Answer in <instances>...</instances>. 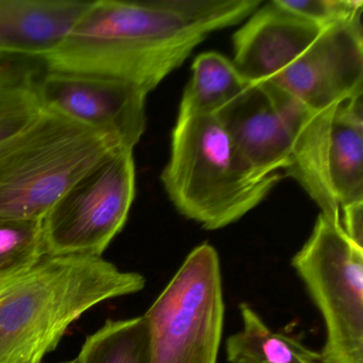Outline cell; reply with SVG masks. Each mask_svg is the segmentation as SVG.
<instances>
[{
    "label": "cell",
    "mask_w": 363,
    "mask_h": 363,
    "mask_svg": "<svg viewBox=\"0 0 363 363\" xmlns=\"http://www.w3.org/2000/svg\"><path fill=\"white\" fill-rule=\"evenodd\" d=\"M210 0H96L44 71L118 80L152 92L214 31Z\"/></svg>",
    "instance_id": "cell-1"
},
{
    "label": "cell",
    "mask_w": 363,
    "mask_h": 363,
    "mask_svg": "<svg viewBox=\"0 0 363 363\" xmlns=\"http://www.w3.org/2000/svg\"><path fill=\"white\" fill-rule=\"evenodd\" d=\"M144 286L101 256L44 255L0 284V363H41L84 312Z\"/></svg>",
    "instance_id": "cell-2"
},
{
    "label": "cell",
    "mask_w": 363,
    "mask_h": 363,
    "mask_svg": "<svg viewBox=\"0 0 363 363\" xmlns=\"http://www.w3.org/2000/svg\"><path fill=\"white\" fill-rule=\"evenodd\" d=\"M281 177L255 169L216 116H201L177 120L160 178L182 216L216 230L256 208Z\"/></svg>",
    "instance_id": "cell-3"
},
{
    "label": "cell",
    "mask_w": 363,
    "mask_h": 363,
    "mask_svg": "<svg viewBox=\"0 0 363 363\" xmlns=\"http://www.w3.org/2000/svg\"><path fill=\"white\" fill-rule=\"evenodd\" d=\"M118 148L88 127L41 108L0 145V216L43 220L84 174Z\"/></svg>",
    "instance_id": "cell-4"
},
{
    "label": "cell",
    "mask_w": 363,
    "mask_h": 363,
    "mask_svg": "<svg viewBox=\"0 0 363 363\" xmlns=\"http://www.w3.org/2000/svg\"><path fill=\"white\" fill-rule=\"evenodd\" d=\"M264 84L292 138L286 175L326 216H340L341 208L363 201V93L315 111Z\"/></svg>",
    "instance_id": "cell-5"
},
{
    "label": "cell",
    "mask_w": 363,
    "mask_h": 363,
    "mask_svg": "<svg viewBox=\"0 0 363 363\" xmlns=\"http://www.w3.org/2000/svg\"><path fill=\"white\" fill-rule=\"evenodd\" d=\"M224 314L220 257L201 244L143 315L146 363H216Z\"/></svg>",
    "instance_id": "cell-6"
},
{
    "label": "cell",
    "mask_w": 363,
    "mask_h": 363,
    "mask_svg": "<svg viewBox=\"0 0 363 363\" xmlns=\"http://www.w3.org/2000/svg\"><path fill=\"white\" fill-rule=\"evenodd\" d=\"M292 265L324 320L320 363H363V247L341 218L320 213Z\"/></svg>",
    "instance_id": "cell-7"
},
{
    "label": "cell",
    "mask_w": 363,
    "mask_h": 363,
    "mask_svg": "<svg viewBox=\"0 0 363 363\" xmlns=\"http://www.w3.org/2000/svg\"><path fill=\"white\" fill-rule=\"evenodd\" d=\"M135 196L133 150L110 152L43 218L46 252L101 256L126 224Z\"/></svg>",
    "instance_id": "cell-8"
},
{
    "label": "cell",
    "mask_w": 363,
    "mask_h": 363,
    "mask_svg": "<svg viewBox=\"0 0 363 363\" xmlns=\"http://www.w3.org/2000/svg\"><path fill=\"white\" fill-rule=\"evenodd\" d=\"M35 86L42 108L88 127L121 148L133 150L145 133L147 93L133 84L44 71Z\"/></svg>",
    "instance_id": "cell-9"
},
{
    "label": "cell",
    "mask_w": 363,
    "mask_h": 363,
    "mask_svg": "<svg viewBox=\"0 0 363 363\" xmlns=\"http://www.w3.org/2000/svg\"><path fill=\"white\" fill-rule=\"evenodd\" d=\"M361 18L359 13L324 29L294 62L267 82L315 111L363 93Z\"/></svg>",
    "instance_id": "cell-10"
},
{
    "label": "cell",
    "mask_w": 363,
    "mask_h": 363,
    "mask_svg": "<svg viewBox=\"0 0 363 363\" xmlns=\"http://www.w3.org/2000/svg\"><path fill=\"white\" fill-rule=\"evenodd\" d=\"M323 30L272 0L258 8L233 35V63L250 84L269 82L294 62Z\"/></svg>",
    "instance_id": "cell-11"
},
{
    "label": "cell",
    "mask_w": 363,
    "mask_h": 363,
    "mask_svg": "<svg viewBox=\"0 0 363 363\" xmlns=\"http://www.w3.org/2000/svg\"><path fill=\"white\" fill-rule=\"evenodd\" d=\"M216 116L255 169L273 174L288 167L292 138L264 82L250 84Z\"/></svg>",
    "instance_id": "cell-12"
},
{
    "label": "cell",
    "mask_w": 363,
    "mask_h": 363,
    "mask_svg": "<svg viewBox=\"0 0 363 363\" xmlns=\"http://www.w3.org/2000/svg\"><path fill=\"white\" fill-rule=\"evenodd\" d=\"M82 0H0V54L42 59L90 7Z\"/></svg>",
    "instance_id": "cell-13"
},
{
    "label": "cell",
    "mask_w": 363,
    "mask_h": 363,
    "mask_svg": "<svg viewBox=\"0 0 363 363\" xmlns=\"http://www.w3.org/2000/svg\"><path fill=\"white\" fill-rule=\"evenodd\" d=\"M242 328L226 342L230 363H320V354L299 340L272 330L247 303L240 305Z\"/></svg>",
    "instance_id": "cell-14"
},
{
    "label": "cell",
    "mask_w": 363,
    "mask_h": 363,
    "mask_svg": "<svg viewBox=\"0 0 363 363\" xmlns=\"http://www.w3.org/2000/svg\"><path fill=\"white\" fill-rule=\"evenodd\" d=\"M250 84L223 55L214 52L199 55L192 65V78L180 101L177 120L216 116Z\"/></svg>",
    "instance_id": "cell-15"
},
{
    "label": "cell",
    "mask_w": 363,
    "mask_h": 363,
    "mask_svg": "<svg viewBox=\"0 0 363 363\" xmlns=\"http://www.w3.org/2000/svg\"><path fill=\"white\" fill-rule=\"evenodd\" d=\"M147 333L143 315L109 320L88 337L77 363H146Z\"/></svg>",
    "instance_id": "cell-16"
},
{
    "label": "cell",
    "mask_w": 363,
    "mask_h": 363,
    "mask_svg": "<svg viewBox=\"0 0 363 363\" xmlns=\"http://www.w3.org/2000/svg\"><path fill=\"white\" fill-rule=\"evenodd\" d=\"M46 254L42 220L0 216V284L24 273Z\"/></svg>",
    "instance_id": "cell-17"
},
{
    "label": "cell",
    "mask_w": 363,
    "mask_h": 363,
    "mask_svg": "<svg viewBox=\"0 0 363 363\" xmlns=\"http://www.w3.org/2000/svg\"><path fill=\"white\" fill-rule=\"evenodd\" d=\"M35 82L0 84V145L24 128L41 110Z\"/></svg>",
    "instance_id": "cell-18"
},
{
    "label": "cell",
    "mask_w": 363,
    "mask_h": 363,
    "mask_svg": "<svg viewBox=\"0 0 363 363\" xmlns=\"http://www.w3.org/2000/svg\"><path fill=\"white\" fill-rule=\"evenodd\" d=\"M277 3L322 29L348 22L363 12L361 0H277Z\"/></svg>",
    "instance_id": "cell-19"
},
{
    "label": "cell",
    "mask_w": 363,
    "mask_h": 363,
    "mask_svg": "<svg viewBox=\"0 0 363 363\" xmlns=\"http://www.w3.org/2000/svg\"><path fill=\"white\" fill-rule=\"evenodd\" d=\"M43 72L41 59L0 54V84L37 82Z\"/></svg>",
    "instance_id": "cell-20"
},
{
    "label": "cell",
    "mask_w": 363,
    "mask_h": 363,
    "mask_svg": "<svg viewBox=\"0 0 363 363\" xmlns=\"http://www.w3.org/2000/svg\"><path fill=\"white\" fill-rule=\"evenodd\" d=\"M340 218L346 235L363 247V201L341 208Z\"/></svg>",
    "instance_id": "cell-21"
},
{
    "label": "cell",
    "mask_w": 363,
    "mask_h": 363,
    "mask_svg": "<svg viewBox=\"0 0 363 363\" xmlns=\"http://www.w3.org/2000/svg\"><path fill=\"white\" fill-rule=\"evenodd\" d=\"M63 363H77V360L69 361V362H63Z\"/></svg>",
    "instance_id": "cell-22"
}]
</instances>
